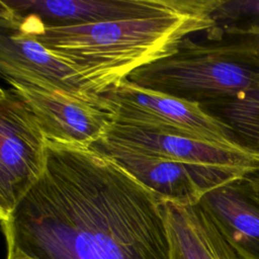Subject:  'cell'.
Returning <instances> with one entry per match:
<instances>
[{
  "label": "cell",
  "instance_id": "cell-1",
  "mask_svg": "<svg viewBox=\"0 0 259 259\" xmlns=\"http://www.w3.org/2000/svg\"><path fill=\"white\" fill-rule=\"evenodd\" d=\"M1 225L33 259H170L162 199L89 145L46 138L41 175Z\"/></svg>",
  "mask_w": 259,
  "mask_h": 259
},
{
  "label": "cell",
  "instance_id": "cell-5",
  "mask_svg": "<svg viewBox=\"0 0 259 259\" xmlns=\"http://www.w3.org/2000/svg\"><path fill=\"white\" fill-rule=\"evenodd\" d=\"M46 163V136L14 90L0 94V218L6 219L37 181Z\"/></svg>",
  "mask_w": 259,
  "mask_h": 259
},
{
  "label": "cell",
  "instance_id": "cell-15",
  "mask_svg": "<svg viewBox=\"0 0 259 259\" xmlns=\"http://www.w3.org/2000/svg\"><path fill=\"white\" fill-rule=\"evenodd\" d=\"M246 181H247L252 193L259 201V171L246 176Z\"/></svg>",
  "mask_w": 259,
  "mask_h": 259
},
{
  "label": "cell",
  "instance_id": "cell-13",
  "mask_svg": "<svg viewBox=\"0 0 259 259\" xmlns=\"http://www.w3.org/2000/svg\"><path fill=\"white\" fill-rule=\"evenodd\" d=\"M201 106L230 128L238 146L259 154V88Z\"/></svg>",
  "mask_w": 259,
  "mask_h": 259
},
{
  "label": "cell",
  "instance_id": "cell-4",
  "mask_svg": "<svg viewBox=\"0 0 259 259\" xmlns=\"http://www.w3.org/2000/svg\"><path fill=\"white\" fill-rule=\"evenodd\" d=\"M99 95L114 114V123L212 144L238 146L230 128L197 102L142 88L127 79Z\"/></svg>",
  "mask_w": 259,
  "mask_h": 259
},
{
  "label": "cell",
  "instance_id": "cell-12",
  "mask_svg": "<svg viewBox=\"0 0 259 259\" xmlns=\"http://www.w3.org/2000/svg\"><path fill=\"white\" fill-rule=\"evenodd\" d=\"M170 259H240L199 202L162 200Z\"/></svg>",
  "mask_w": 259,
  "mask_h": 259
},
{
  "label": "cell",
  "instance_id": "cell-10",
  "mask_svg": "<svg viewBox=\"0 0 259 259\" xmlns=\"http://www.w3.org/2000/svg\"><path fill=\"white\" fill-rule=\"evenodd\" d=\"M10 31L2 32L0 39V70L5 80L55 87L86 98L98 95L85 90L75 72L35 37Z\"/></svg>",
  "mask_w": 259,
  "mask_h": 259
},
{
  "label": "cell",
  "instance_id": "cell-14",
  "mask_svg": "<svg viewBox=\"0 0 259 259\" xmlns=\"http://www.w3.org/2000/svg\"><path fill=\"white\" fill-rule=\"evenodd\" d=\"M239 44L259 51V0H256L255 2V6L246 27L245 35Z\"/></svg>",
  "mask_w": 259,
  "mask_h": 259
},
{
  "label": "cell",
  "instance_id": "cell-8",
  "mask_svg": "<svg viewBox=\"0 0 259 259\" xmlns=\"http://www.w3.org/2000/svg\"><path fill=\"white\" fill-rule=\"evenodd\" d=\"M191 0H0L18 15H34L46 25H82L151 17L179 11Z\"/></svg>",
  "mask_w": 259,
  "mask_h": 259
},
{
  "label": "cell",
  "instance_id": "cell-2",
  "mask_svg": "<svg viewBox=\"0 0 259 259\" xmlns=\"http://www.w3.org/2000/svg\"><path fill=\"white\" fill-rule=\"evenodd\" d=\"M221 0H191L185 8L144 18L82 25H46L34 15L1 7V26L35 37L75 72L84 89L101 94L136 70L177 52L189 35L214 25Z\"/></svg>",
  "mask_w": 259,
  "mask_h": 259
},
{
  "label": "cell",
  "instance_id": "cell-11",
  "mask_svg": "<svg viewBox=\"0 0 259 259\" xmlns=\"http://www.w3.org/2000/svg\"><path fill=\"white\" fill-rule=\"evenodd\" d=\"M198 202L240 259H259V201L246 177L213 188Z\"/></svg>",
  "mask_w": 259,
  "mask_h": 259
},
{
  "label": "cell",
  "instance_id": "cell-16",
  "mask_svg": "<svg viewBox=\"0 0 259 259\" xmlns=\"http://www.w3.org/2000/svg\"><path fill=\"white\" fill-rule=\"evenodd\" d=\"M6 259H33L18 250H7Z\"/></svg>",
  "mask_w": 259,
  "mask_h": 259
},
{
  "label": "cell",
  "instance_id": "cell-9",
  "mask_svg": "<svg viewBox=\"0 0 259 259\" xmlns=\"http://www.w3.org/2000/svg\"><path fill=\"white\" fill-rule=\"evenodd\" d=\"M102 139L167 159L235 169L246 175L259 171V154L239 146L212 144L118 123H113Z\"/></svg>",
  "mask_w": 259,
  "mask_h": 259
},
{
  "label": "cell",
  "instance_id": "cell-3",
  "mask_svg": "<svg viewBox=\"0 0 259 259\" xmlns=\"http://www.w3.org/2000/svg\"><path fill=\"white\" fill-rule=\"evenodd\" d=\"M127 80L142 88L200 105L259 88V51L186 37L176 53L142 67Z\"/></svg>",
  "mask_w": 259,
  "mask_h": 259
},
{
  "label": "cell",
  "instance_id": "cell-7",
  "mask_svg": "<svg viewBox=\"0 0 259 259\" xmlns=\"http://www.w3.org/2000/svg\"><path fill=\"white\" fill-rule=\"evenodd\" d=\"M6 82L34 113L49 140L91 146L104 138L115 122L99 94L86 98L55 87Z\"/></svg>",
  "mask_w": 259,
  "mask_h": 259
},
{
  "label": "cell",
  "instance_id": "cell-6",
  "mask_svg": "<svg viewBox=\"0 0 259 259\" xmlns=\"http://www.w3.org/2000/svg\"><path fill=\"white\" fill-rule=\"evenodd\" d=\"M91 146L115 159L162 200L195 203L213 188L248 176L235 169L163 158L104 139Z\"/></svg>",
  "mask_w": 259,
  "mask_h": 259
}]
</instances>
